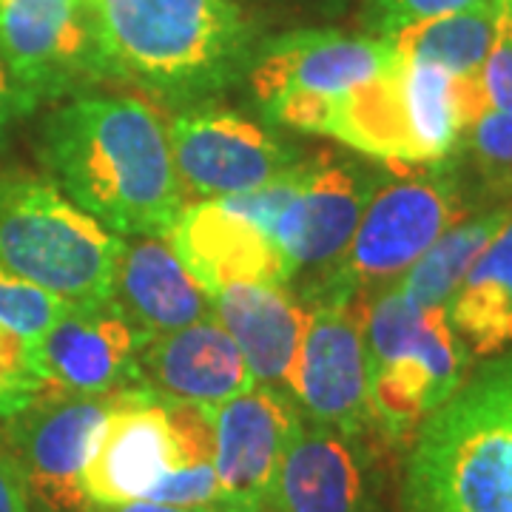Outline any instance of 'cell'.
Segmentation results:
<instances>
[{
    "instance_id": "obj_1",
    "label": "cell",
    "mask_w": 512,
    "mask_h": 512,
    "mask_svg": "<svg viewBox=\"0 0 512 512\" xmlns=\"http://www.w3.org/2000/svg\"><path fill=\"white\" fill-rule=\"evenodd\" d=\"M57 188L117 237H165L185 205L160 109L131 94H80L49 117Z\"/></svg>"
},
{
    "instance_id": "obj_2",
    "label": "cell",
    "mask_w": 512,
    "mask_h": 512,
    "mask_svg": "<svg viewBox=\"0 0 512 512\" xmlns=\"http://www.w3.org/2000/svg\"><path fill=\"white\" fill-rule=\"evenodd\" d=\"M404 512H512V350L490 356L421 421Z\"/></svg>"
},
{
    "instance_id": "obj_3",
    "label": "cell",
    "mask_w": 512,
    "mask_h": 512,
    "mask_svg": "<svg viewBox=\"0 0 512 512\" xmlns=\"http://www.w3.org/2000/svg\"><path fill=\"white\" fill-rule=\"evenodd\" d=\"M111 77L165 100L220 92L251 57L234 0H92Z\"/></svg>"
},
{
    "instance_id": "obj_4",
    "label": "cell",
    "mask_w": 512,
    "mask_h": 512,
    "mask_svg": "<svg viewBox=\"0 0 512 512\" xmlns=\"http://www.w3.org/2000/svg\"><path fill=\"white\" fill-rule=\"evenodd\" d=\"M473 211L476 202L453 157L441 163L387 165L348 248L311 288L313 305L370 302L396 285L444 231Z\"/></svg>"
},
{
    "instance_id": "obj_5",
    "label": "cell",
    "mask_w": 512,
    "mask_h": 512,
    "mask_svg": "<svg viewBox=\"0 0 512 512\" xmlns=\"http://www.w3.org/2000/svg\"><path fill=\"white\" fill-rule=\"evenodd\" d=\"M365 350L373 424L390 444L413 439L467 379L470 365L447 308H419L396 285L367 302Z\"/></svg>"
},
{
    "instance_id": "obj_6",
    "label": "cell",
    "mask_w": 512,
    "mask_h": 512,
    "mask_svg": "<svg viewBox=\"0 0 512 512\" xmlns=\"http://www.w3.org/2000/svg\"><path fill=\"white\" fill-rule=\"evenodd\" d=\"M123 239L57 185L0 177V265L63 302L109 299Z\"/></svg>"
},
{
    "instance_id": "obj_7",
    "label": "cell",
    "mask_w": 512,
    "mask_h": 512,
    "mask_svg": "<svg viewBox=\"0 0 512 512\" xmlns=\"http://www.w3.org/2000/svg\"><path fill=\"white\" fill-rule=\"evenodd\" d=\"M0 63L23 114L111 77L92 0H0Z\"/></svg>"
},
{
    "instance_id": "obj_8",
    "label": "cell",
    "mask_w": 512,
    "mask_h": 512,
    "mask_svg": "<svg viewBox=\"0 0 512 512\" xmlns=\"http://www.w3.org/2000/svg\"><path fill=\"white\" fill-rule=\"evenodd\" d=\"M120 390L100 396L43 393L3 419L0 436L18 461L29 501L43 512L94 510L83 490V470Z\"/></svg>"
},
{
    "instance_id": "obj_9",
    "label": "cell",
    "mask_w": 512,
    "mask_h": 512,
    "mask_svg": "<svg viewBox=\"0 0 512 512\" xmlns=\"http://www.w3.org/2000/svg\"><path fill=\"white\" fill-rule=\"evenodd\" d=\"M365 313L367 302L311 305L285 390L305 421L359 439L376 433L367 384Z\"/></svg>"
},
{
    "instance_id": "obj_10",
    "label": "cell",
    "mask_w": 512,
    "mask_h": 512,
    "mask_svg": "<svg viewBox=\"0 0 512 512\" xmlns=\"http://www.w3.org/2000/svg\"><path fill=\"white\" fill-rule=\"evenodd\" d=\"M183 194L225 200L285 177L305 160L262 126L225 109H191L168 126Z\"/></svg>"
},
{
    "instance_id": "obj_11",
    "label": "cell",
    "mask_w": 512,
    "mask_h": 512,
    "mask_svg": "<svg viewBox=\"0 0 512 512\" xmlns=\"http://www.w3.org/2000/svg\"><path fill=\"white\" fill-rule=\"evenodd\" d=\"M143 339L114 299L66 302L35 339L37 370L46 393L100 396L143 384Z\"/></svg>"
},
{
    "instance_id": "obj_12",
    "label": "cell",
    "mask_w": 512,
    "mask_h": 512,
    "mask_svg": "<svg viewBox=\"0 0 512 512\" xmlns=\"http://www.w3.org/2000/svg\"><path fill=\"white\" fill-rule=\"evenodd\" d=\"M171 470H177V441L168 399L148 384L123 387L83 470L89 504L120 507L146 501Z\"/></svg>"
},
{
    "instance_id": "obj_13",
    "label": "cell",
    "mask_w": 512,
    "mask_h": 512,
    "mask_svg": "<svg viewBox=\"0 0 512 512\" xmlns=\"http://www.w3.org/2000/svg\"><path fill=\"white\" fill-rule=\"evenodd\" d=\"M384 37H350L336 29H302L265 43L251 66V92L262 109L293 97H345L393 63Z\"/></svg>"
},
{
    "instance_id": "obj_14",
    "label": "cell",
    "mask_w": 512,
    "mask_h": 512,
    "mask_svg": "<svg viewBox=\"0 0 512 512\" xmlns=\"http://www.w3.org/2000/svg\"><path fill=\"white\" fill-rule=\"evenodd\" d=\"M214 430V470L220 481V507L265 501L274 487L279 461L296 430L302 410L285 390L254 384L208 410Z\"/></svg>"
},
{
    "instance_id": "obj_15",
    "label": "cell",
    "mask_w": 512,
    "mask_h": 512,
    "mask_svg": "<svg viewBox=\"0 0 512 512\" xmlns=\"http://www.w3.org/2000/svg\"><path fill=\"white\" fill-rule=\"evenodd\" d=\"M365 441L305 421L279 461L268 501L279 512H382Z\"/></svg>"
},
{
    "instance_id": "obj_16",
    "label": "cell",
    "mask_w": 512,
    "mask_h": 512,
    "mask_svg": "<svg viewBox=\"0 0 512 512\" xmlns=\"http://www.w3.org/2000/svg\"><path fill=\"white\" fill-rule=\"evenodd\" d=\"M165 239L208 293L239 282L285 285L296 274L279 242L225 200L183 205Z\"/></svg>"
},
{
    "instance_id": "obj_17",
    "label": "cell",
    "mask_w": 512,
    "mask_h": 512,
    "mask_svg": "<svg viewBox=\"0 0 512 512\" xmlns=\"http://www.w3.org/2000/svg\"><path fill=\"white\" fill-rule=\"evenodd\" d=\"M384 174L316 160L276 225V242L293 268H328L353 239L370 194Z\"/></svg>"
},
{
    "instance_id": "obj_18",
    "label": "cell",
    "mask_w": 512,
    "mask_h": 512,
    "mask_svg": "<svg viewBox=\"0 0 512 512\" xmlns=\"http://www.w3.org/2000/svg\"><path fill=\"white\" fill-rule=\"evenodd\" d=\"M111 299L140 333L143 345L202 319H214L211 293L194 279L165 237L123 239Z\"/></svg>"
},
{
    "instance_id": "obj_19",
    "label": "cell",
    "mask_w": 512,
    "mask_h": 512,
    "mask_svg": "<svg viewBox=\"0 0 512 512\" xmlns=\"http://www.w3.org/2000/svg\"><path fill=\"white\" fill-rule=\"evenodd\" d=\"M140 376L168 402L217 407L254 387L237 342L214 319L148 339L140 348Z\"/></svg>"
},
{
    "instance_id": "obj_20",
    "label": "cell",
    "mask_w": 512,
    "mask_h": 512,
    "mask_svg": "<svg viewBox=\"0 0 512 512\" xmlns=\"http://www.w3.org/2000/svg\"><path fill=\"white\" fill-rule=\"evenodd\" d=\"M214 316L237 342L256 384L288 390L308 308L285 285L239 282L211 293Z\"/></svg>"
},
{
    "instance_id": "obj_21",
    "label": "cell",
    "mask_w": 512,
    "mask_h": 512,
    "mask_svg": "<svg viewBox=\"0 0 512 512\" xmlns=\"http://www.w3.org/2000/svg\"><path fill=\"white\" fill-rule=\"evenodd\" d=\"M325 137L370 154L384 165H424L407 114L399 52L379 77L339 97Z\"/></svg>"
},
{
    "instance_id": "obj_22",
    "label": "cell",
    "mask_w": 512,
    "mask_h": 512,
    "mask_svg": "<svg viewBox=\"0 0 512 512\" xmlns=\"http://www.w3.org/2000/svg\"><path fill=\"white\" fill-rule=\"evenodd\" d=\"M447 316L470 356L490 359L512 348V217L461 279Z\"/></svg>"
},
{
    "instance_id": "obj_23",
    "label": "cell",
    "mask_w": 512,
    "mask_h": 512,
    "mask_svg": "<svg viewBox=\"0 0 512 512\" xmlns=\"http://www.w3.org/2000/svg\"><path fill=\"white\" fill-rule=\"evenodd\" d=\"M512 217V205H484L444 231L396 288L419 308H447L478 254Z\"/></svg>"
},
{
    "instance_id": "obj_24",
    "label": "cell",
    "mask_w": 512,
    "mask_h": 512,
    "mask_svg": "<svg viewBox=\"0 0 512 512\" xmlns=\"http://www.w3.org/2000/svg\"><path fill=\"white\" fill-rule=\"evenodd\" d=\"M498 32L495 3H481L439 18H427L384 37L407 60L433 63L456 77H476Z\"/></svg>"
},
{
    "instance_id": "obj_25",
    "label": "cell",
    "mask_w": 512,
    "mask_h": 512,
    "mask_svg": "<svg viewBox=\"0 0 512 512\" xmlns=\"http://www.w3.org/2000/svg\"><path fill=\"white\" fill-rule=\"evenodd\" d=\"M461 148L490 205H512V114L484 111L464 131Z\"/></svg>"
},
{
    "instance_id": "obj_26",
    "label": "cell",
    "mask_w": 512,
    "mask_h": 512,
    "mask_svg": "<svg viewBox=\"0 0 512 512\" xmlns=\"http://www.w3.org/2000/svg\"><path fill=\"white\" fill-rule=\"evenodd\" d=\"M46 393L37 370L35 339L0 325V419H9Z\"/></svg>"
},
{
    "instance_id": "obj_27",
    "label": "cell",
    "mask_w": 512,
    "mask_h": 512,
    "mask_svg": "<svg viewBox=\"0 0 512 512\" xmlns=\"http://www.w3.org/2000/svg\"><path fill=\"white\" fill-rule=\"evenodd\" d=\"M63 299L0 265V325L37 339L63 311Z\"/></svg>"
},
{
    "instance_id": "obj_28",
    "label": "cell",
    "mask_w": 512,
    "mask_h": 512,
    "mask_svg": "<svg viewBox=\"0 0 512 512\" xmlns=\"http://www.w3.org/2000/svg\"><path fill=\"white\" fill-rule=\"evenodd\" d=\"M493 0H365L367 26L379 37H390L427 18L473 9Z\"/></svg>"
},
{
    "instance_id": "obj_29",
    "label": "cell",
    "mask_w": 512,
    "mask_h": 512,
    "mask_svg": "<svg viewBox=\"0 0 512 512\" xmlns=\"http://www.w3.org/2000/svg\"><path fill=\"white\" fill-rule=\"evenodd\" d=\"M146 501L157 504H174V507H211L220 504V481L214 461L197 464V467H180L148 493Z\"/></svg>"
},
{
    "instance_id": "obj_30",
    "label": "cell",
    "mask_w": 512,
    "mask_h": 512,
    "mask_svg": "<svg viewBox=\"0 0 512 512\" xmlns=\"http://www.w3.org/2000/svg\"><path fill=\"white\" fill-rule=\"evenodd\" d=\"M478 89L484 109L512 114V18L498 15V32L478 72Z\"/></svg>"
},
{
    "instance_id": "obj_31",
    "label": "cell",
    "mask_w": 512,
    "mask_h": 512,
    "mask_svg": "<svg viewBox=\"0 0 512 512\" xmlns=\"http://www.w3.org/2000/svg\"><path fill=\"white\" fill-rule=\"evenodd\" d=\"M0 512H32L23 473L3 436H0Z\"/></svg>"
},
{
    "instance_id": "obj_32",
    "label": "cell",
    "mask_w": 512,
    "mask_h": 512,
    "mask_svg": "<svg viewBox=\"0 0 512 512\" xmlns=\"http://www.w3.org/2000/svg\"><path fill=\"white\" fill-rule=\"evenodd\" d=\"M20 114H23V109H20V100H18V94H15V86H12L9 74H6L3 63H0V146L6 143L9 128H12L15 117H20Z\"/></svg>"
},
{
    "instance_id": "obj_33",
    "label": "cell",
    "mask_w": 512,
    "mask_h": 512,
    "mask_svg": "<svg viewBox=\"0 0 512 512\" xmlns=\"http://www.w3.org/2000/svg\"><path fill=\"white\" fill-rule=\"evenodd\" d=\"M92 512H222L220 504L211 507H174V504H157V501H131L120 507H94Z\"/></svg>"
},
{
    "instance_id": "obj_34",
    "label": "cell",
    "mask_w": 512,
    "mask_h": 512,
    "mask_svg": "<svg viewBox=\"0 0 512 512\" xmlns=\"http://www.w3.org/2000/svg\"><path fill=\"white\" fill-rule=\"evenodd\" d=\"M222 512H279L274 507V504H271V501H268V498H265V501H256V504H239V507H220Z\"/></svg>"
},
{
    "instance_id": "obj_35",
    "label": "cell",
    "mask_w": 512,
    "mask_h": 512,
    "mask_svg": "<svg viewBox=\"0 0 512 512\" xmlns=\"http://www.w3.org/2000/svg\"><path fill=\"white\" fill-rule=\"evenodd\" d=\"M501 18H512V0H493Z\"/></svg>"
}]
</instances>
